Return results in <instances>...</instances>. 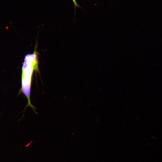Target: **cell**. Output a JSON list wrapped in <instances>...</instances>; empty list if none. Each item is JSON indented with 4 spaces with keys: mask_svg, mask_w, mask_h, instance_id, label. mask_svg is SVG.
I'll return each mask as SVG.
<instances>
[{
    "mask_svg": "<svg viewBox=\"0 0 162 162\" xmlns=\"http://www.w3.org/2000/svg\"><path fill=\"white\" fill-rule=\"evenodd\" d=\"M38 70V56L36 52L35 51L33 53L26 55L22 67L21 88L18 94L22 93L27 98V104L24 110L28 107H30L36 113V108L31 104L30 96L32 74L34 70Z\"/></svg>",
    "mask_w": 162,
    "mask_h": 162,
    "instance_id": "1",
    "label": "cell"
},
{
    "mask_svg": "<svg viewBox=\"0 0 162 162\" xmlns=\"http://www.w3.org/2000/svg\"><path fill=\"white\" fill-rule=\"evenodd\" d=\"M73 3L74 4V8H75V10L76 8L77 7L80 8V7L77 4L76 0H72Z\"/></svg>",
    "mask_w": 162,
    "mask_h": 162,
    "instance_id": "2",
    "label": "cell"
}]
</instances>
